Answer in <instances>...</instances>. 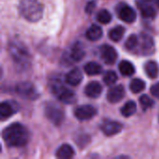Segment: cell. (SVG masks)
Returning <instances> with one entry per match:
<instances>
[{
	"label": "cell",
	"instance_id": "obj_1",
	"mask_svg": "<svg viewBox=\"0 0 159 159\" xmlns=\"http://www.w3.org/2000/svg\"><path fill=\"white\" fill-rule=\"evenodd\" d=\"M3 140L9 147H22L29 141V132L26 128L20 124L14 123L7 126L2 132Z\"/></svg>",
	"mask_w": 159,
	"mask_h": 159
},
{
	"label": "cell",
	"instance_id": "obj_2",
	"mask_svg": "<svg viewBox=\"0 0 159 159\" xmlns=\"http://www.w3.org/2000/svg\"><path fill=\"white\" fill-rule=\"evenodd\" d=\"M20 15L31 22H36L43 16V7L39 0H20L19 4Z\"/></svg>",
	"mask_w": 159,
	"mask_h": 159
},
{
	"label": "cell",
	"instance_id": "obj_3",
	"mask_svg": "<svg viewBox=\"0 0 159 159\" xmlns=\"http://www.w3.org/2000/svg\"><path fill=\"white\" fill-rule=\"evenodd\" d=\"M9 54L13 61L20 68H25L30 63V53L27 48L19 41H12L8 46Z\"/></svg>",
	"mask_w": 159,
	"mask_h": 159
},
{
	"label": "cell",
	"instance_id": "obj_4",
	"mask_svg": "<svg viewBox=\"0 0 159 159\" xmlns=\"http://www.w3.org/2000/svg\"><path fill=\"white\" fill-rule=\"evenodd\" d=\"M49 89L60 102L65 104H71L75 102V94L73 90L66 88L60 78H51L49 81Z\"/></svg>",
	"mask_w": 159,
	"mask_h": 159
},
{
	"label": "cell",
	"instance_id": "obj_5",
	"mask_svg": "<svg viewBox=\"0 0 159 159\" xmlns=\"http://www.w3.org/2000/svg\"><path fill=\"white\" fill-rule=\"evenodd\" d=\"M45 116L56 126L61 125L64 120L63 109L55 102H47L45 105Z\"/></svg>",
	"mask_w": 159,
	"mask_h": 159
},
{
	"label": "cell",
	"instance_id": "obj_6",
	"mask_svg": "<svg viewBox=\"0 0 159 159\" xmlns=\"http://www.w3.org/2000/svg\"><path fill=\"white\" fill-rule=\"evenodd\" d=\"M139 42H138V48L136 50V54L139 55H152L155 52V42L151 35L142 33L138 35Z\"/></svg>",
	"mask_w": 159,
	"mask_h": 159
},
{
	"label": "cell",
	"instance_id": "obj_7",
	"mask_svg": "<svg viewBox=\"0 0 159 159\" xmlns=\"http://www.w3.org/2000/svg\"><path fill=\"white\" fill-rule=\"evenodd\" d=\"M16 93L21 98L34 101L38 97L35 88L29 82H20L16 86Z\"/></svg>",
	"mask_w": 159,
	"mask_h": 159
},
{
	"label": "cell",
	"instance_id": "obj_8",
	"mask_svg": "<svg viewBox=\"0 0 159 159\" xmlns=\"http://www.w3.org/2000/svg\"><path fill=\"white\" fill-rule=\"evenodd\" d=\"M63 57L65 59V61L68 62V64H72L73 62L81 61L85 57V50L82 45L77 42L75 45H73L70 51L65 53Z\"/></svg>",
	"mask_w": 159,
	"mask_h": 159
},
{
	"label": "cell",
	"instance_id": "obj_9",
	"mask_svg": "<svg viewBox=\"0 0 159 159\" xmlns=\"http://www.w3.org/2000/svg\"><path fill=\"white\" fill-rule=\"evenodd\" d=\"M117 15L118 17L127 23H131L136 20L135 10L127 4H119L117 7Z\"/></svg>",
	"mask_w": 159,
	"mask_h": 159
},
{
	"label": "cell",
	"instance_id": "obj_10",
	"mask_svg": "<svg viewBox=\"0 0 159 159\" xmlns=\"http://www.w3.org/2000/svg\"><path fill=\"white\" fill-rule=\"evenodd\" d=\"M100 54L102 60L108 65L114 64L117 60V52L110 45H102L100 48Z\"/></svg>",
	"mask_w": 159,
	"mask_h": 159
},
{
	"label": "cell",
	"instance_id": "obj_11",
	"mask_svg": "<svg viewBox=\"0 0 159 159\" xmlns=\"http://www.w3.org/2000/svg\"><path fill=\"white\" fill-rule=\"evenodd\" d=\"M74 114L78 120L85 121L94 117L97 114V110L92 105H82V106H78L75 110Z\"/></svg>",
	"mask_w": 159,
	"mask_h": 159
},
{
	"label": "cell",
	"instance_id": "obj_12",
	"mask_svg": "<svg viewBox=\"0 0 159 159\" xmlns=\"http://www.w3.org/2000/svg\"><path fill=\"white\" fill-rule=\"evenodd\" d=\"M136 2L143 18L153 19L156 17L157 11L153 6V0H137Z\"/></svg>",
	"mask_w": 159,
	"mask_h": 159
},
{
	"label": "cell",
	"instance_id": "obj_13",
	"mask_svg": "<svg viewBox=\"0 0 159 159\" xmlns=\"http://www.w3.org/2000/svg\"><path fill=\"white\" fill-rule=\"evenodd\" d=\"M101 129L106 136H113L121 131L122 125L117 121L105 120L102 122L101 126Z\"/></svg>",
	"mask_w": 159,
	"mask_h": 159
},
{
	"label": "cell",
	"instance_id": "obj_14",
	"mask_svg": "<svg viewBox=\"0 0 159 159\" xmlns=\"http://www.w3.org/2000/svg\"><path fill=\"white\" fill-rule=\"evenodd\" d=\"M125 96V89L122 85L113 86L107 92V100L111 103H116L120 102Z\"/></svg>",
	"mask_w": 159,
	"mask_h": 159
},
{
	"label": "cell",
	"instance_id": "obj_15",
	"mask_svg": "<svg viewBox=\"0 0 159 159\" xmlns=\"http://www.w3.org/2000/svg\"><path fill=\"white\" fill-rule=\"evenodd\" d=\"M18 106L14 102H3L0 104V116L2 120H5L10 117L14 113L17 112Z\"/></svg>",
	"mask_w": 159,
	"mask_h": 159
},
{
	"label": "cell",
	"instance_id": "obj_16",
	"mask_svg": "<svg viewBox=\"0 0 159 159\" xmlns=\"http://www.w3.org/2000/svg\"><path fill=\"white\" fill-rule=\"evenodd\" d=\"M83 79L82 72L78 68H75L71 70L65 75V82L71 86H78Z\"/></svg>",
	"mask_w": 159,
	"mask_h": 159
},
{
	"label": "cell",
	"instance_id": "obj_17",
	"mask_svg": "<svg viewBox=\"0 0 159 159\" xmlns=\"http://www.w3.org/2000/svg\"><path fill=\"white\" fill-rule=\"evenodd\" d=\"M102 87L97 81L89 82L86 86V88H85V93H86V95L88 97L93 98V99L100 97L101 94H102Z\"/></svg>",
	"mask_w": 159,
	"mask_h": 159
},
{
	"label": "cell",
	"instance_id": "obj_18",
	"mask_svg": "<svg viewBox=\"0 0 159 159\" xmlns=\"http://www.w3.org/2000/svg\"><path fill=\"white\" fill-rule=\"evenodd\" d=\"M86 36L90 41H97L102 36V29L96 24H92L86 33Z\"/></svg>",
	"mask_w": 159,
	"mask_h": 159
},
{
	"label": "cell",
	"instance_id": "obj_19",
	"mask_svg": "<svg viewBox=\"0 0 159 159\" xmlns=\"http://www.w3.org/2000/svg\"><path fill=\"white\" fill-rule=\"evenodd\" d=\"M75 151L73 147L69 144H62L56 152V157L61 159H69L74 157Z\"/></svg>",
	"mask_w": 159,
	"mask_h": 159
},
{
	"label": "cell",
	"instance_id": "obj_20",
	"mask_svg": "<svg viewBox=\"0 0 159 159\" xmlns=\"http://www.w3.org/2000/svg\"><path fill=\"white\" fill-rule=\"evenodd\" d=\"M84 71L89 75H97L102 72V67L95 61H89L85 64Z\"/></svg>",
	"mask_w": 159,
	"mask_h": 159
},
{
	"label": "cell",
	"instance_id": "obj_21",
	"mask_svg": "<svg viewBox=\"0 0 159 159\" xmlns=\"http://www.w3.org/2000/svg\"><path fill=\"white\" fill-rule=\"evenodd\" d=\"M118 68H119V71H120L121 75H123L125 76H131L135 73L134 65L129 61H122L119 63Z\"/></svg>",
	"mask_w": 159,
	"mask_h": 159
},
{
	"label": "cell",
	"instance_id": "obj_22",
	"mask_svg": "<svg viewBox=\"0 0 159 159\" xmlns=\"http://www.w3.org/2000/svg\"><path fill=\"white\" fill-rule=\"evenodd\" d=\"M144 71L150 78H156L158 75V65L154 61H149L144 64Z\"/></svg>",
	"mask_w": 159,
	"mask_h": 159
},
{
	"label": "cell",
	"instance_id": "obj_23",
	"mask_svg": "<svg viewBox=\"0 0 159 159\" xmlns=\"http://www.w3.org/2000/svg\"><path fill=\"white\" fill-rule=\"evenodd\" d=\"M136 110H137L136 103L133 101H129L123 105L120 112H121V115L124 117H129V116H133L136 113Z\"/></svg>",
	"mask_w": 159,
	"mask_h": 159
},
{
	"label": "cell",
	"instance_id": "obj_24",
	"mask_svg": "<svg viewBox=\"0 0 159 159\" xmlns=\"http://www.w3.org/2000/svg\"><path fill=\"white\" fill-rule=\"evenodd\" d=\"M125 34V28L123 26H116L109 31V38L114 42H118L122 39Z\"/></svg>",
	"mask_w": 159,
	"mask_h": 159
},
{
	"label": "cell",
	"instance_id": "obj_25",
	"mask_svg": "<svg viewBox=\"0 0 159 159\" xmlns=\"http://www.w3.org/2000/svg\"><path fill=\"white\" fill-rule=\"evenodd\" d=\"M138 42H139V37L136 34H131L128 37L126 43H125V47L126 49L131 53H135L136 54V50L138 48Z\"/></svg>",
	"mask_w": 159,
	"mask_h": 159
},
{
	"label": "cell",
	"instance_id": "obj_26",
	"mask_svg": "<svg viewBox=\"0 0 159 159\" xmlns=\"http://www.w3.org/2000/svg\"><path fill=\"white\" fill-rule=\"evenodd\" d=\"M145 89V83L140 78H134L129 84V89L133 93H140Z\"/></svg>",
	"mask_w": 159,
	"mask_h": 159
},
{
	"label": "cell",
	"instance_id": "obj_27",
	"mask_svg": "<svg viewBox=\"0 0 159 159\" xmlns=\"http://www.w3.org/2000/svg\"><path fill=\"white\" fill-rule=\"evenodd\" d=\"M97 20L100 23L107 24L112 20V15L111 13L106 9H102L97 14Z\"/></svg>",
	"mask_w": 159,
	"mask_h": 159
},
{
	"label": "cell",
	"instance_id": "obj_28",
	"mask_svg": "<svg viewBox=\"0 0 159 159\" xmlns=\"http://www.w3.org/2000/svg\"><path fill=\"white\" fill-rule=\"evenodd\" d=\"M117 75L114 71H107L103 75V82L107 86H112L117 81Z\"/></svg>",
	"mask_w": 159,
	"mask_h": 159
},
{
	"label": "cell",
	"instance_id": "obj_29",
	"mask_svg": "<svg viewBox=\"0 0 159 159\" xmlns=\"http://www.w3.org/2000/svg\"><path fill=\"white\" fill-rule=\"evenodd\" d=\"M140 103L142 104V106L144 109H148V108H152L155 104L154 101L147 95H143L140 98Z\"/></svg>",
	"mask_w": 159,
	"mask_h": 159
},
{
	"label": "cell",
	"instance_id": "obj_30",
	"mask_svg": "<svg viewBox=\"0 0 159 159\" xmlns=\"http://www.w3.org/2000/svg\"><path fill=\"white\" fill-rule=\"evenodd\" d=\"M151 94L154 96V97H156V98H157L159 99V82L158 83H157V84H155V85H153L152 87H151Z\"/></svg>",
	"mask_w": 159,
	"mask_h": 159
},
{
	"label": "cell",
	"instance_id": "obj_31",
	"mask_svg": "<svg viewBox=\"0 0 159 159\" xmlns=\"http://www.w3.org/2000/svg\"><path fill=\"white\" fill-rule=\"evenodd\" d=\"M95 7H96V4L94 1H90L87 4V7H86V12L88 14H90L93 12V10L95 9Z\"/></svg>",
	"mask_w": 159,
	"mask_h": 159
},
{
	"label": "cell",
	"instance_id": "obj_32",
	"mask_svg": "<svg viewBox=\"0 0 159 159\" xmlns=\"http://www.w3.org/2000/svg\"><path fill=\"white\" fill-rule=\"evenodd\" d=\"M155 2H156L157 6V7H159V0H155Z\"/></svg>",
	"mask_w": 159,
	"mask_h": 159
}]
</instances>
